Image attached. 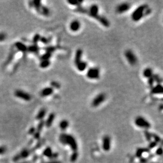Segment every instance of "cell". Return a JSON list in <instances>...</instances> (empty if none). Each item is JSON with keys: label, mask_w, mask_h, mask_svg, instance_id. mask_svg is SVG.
<instances>
[{"label": "cell", "mask_w": 163, "mask_h": 163, "mask_svg": "<svg viewBox=\"0 0 163 163\" xmlns=\"http://www.w3.org/2000/svg\"><path fill=\"white\" fill-rule=\"evenodd\" d=\"M29 151L27 149H24L22 151H21V153L19 155L15 157L14 160V161H16V160L20 159V158H26L29 156Z\"/></svg>", "instance_id": "d6986e66"}, {"label": "cell", "mask_w": 163, "mask_h": 163, "mask_svg": "<svg viewBox=\"0 0 163 163\" xmlns=\"http://www.w3.org/2000/svg\"><path fill=\"white\" fill-rule=\"evenodd\" d=\"M130 8V4L128 3H123L120 4L116 7V11L119 14L127 12Z\"/></svg>", "instance_id": "ba28073f"}, {"label": "cell", "mask_w": 163, "mask_h": 163, "mask_svg": "<svg viewBox=\"0 0 163 163\" xmlns=\"http://www.w3.org/2000/svg\"><path fill=\"white\" fill-rule=\"evenodd\" d=\"M50 84L51 86V87L53 89L55 88V89H60L61 88V84L60 83H59L58 81H52L51 82Z\"/></svg>", "instance_id": "1f68e13d"}, {"label": "cell", "mask_w": 163, "mask_h": 163, "mask_svg": "<svg viewBox=\"0 0 163 163\" xmlns=\"http://www.w3.org/2000/svg\"><path fill=\"white\" fill-rule=\"evenodd\" d=\"M77 68L79 71H83L86 70L87 67L88 66V64L83 61H81L77 64L76 65Z\"/></svg>", "instance_id": "ac0fdd59"}, {"label": "cell", "mask_w": 163, "mask_h": 163, "mask_svg": "<svg viewBox=\"0 0 163 163\" xmlns=\"http://www.w3.org/2000/svg\"><path fill=\"white\" fill-rule=\"evenodd\" d=\"M55 117L56 115L55 114H54V113H51L50 114H49L46 121L45 122V125L47 127H51V126L52 125V123L54 120Z\"/></svg>", "instance_id": "2e32d148"}, {"label": "cell", "mask_w": 163, "mask_h": 163, "mask_svg": "<svg viewBox=\"0 0 163 163\" xmlns=\"http://www.w3.org/2000/svg\"><path fill=\"white\" fill-rule=\"evenodd\" d=\"M151 8H150L149 7H148L144 11V16H148V15L151 14Z\"/></svg>", "instance_id": "7bdbcfd3"}, {"label": "cell", "mask_w": 163, "mask_h": 163, "mask_svg": "<svg viewBox=\"0 0 163 163\" xmlns=\"http://www.w3.org/2000/svg\"><path fill=\"white\" fill-rule=\"evenodd\" d=\"M148 7L147 4H143L138 7L131 14L132 20L135 22H138L144 16V11Z\"/></svg>", "instance_id": "7a4b0ae2"}, {"label": "cell", "mask_w": 163, "mask_h": 163, "mask_svg": "<svg viewBox=\"0 0 163 163\" xmlns=\"http://www.w3.org/2000/svg\"><path fill=\"white\" fill-rule=\"evenodd\" d=\"M39 137H40V134H39V132H36V133L35 135H34V137L36 139L39 138Z\"/></svg>", "instance_id": "681fc988"}, {"label": "cell", "mask_w": 163, "mask_h": 163, "mask_svg": "<svg viewBox=\"0 0 163 163\" xmlns=\"http://www.w3.org/2000/svg\"><path fill=\"white\" fill-rule=\"evenodd\" d=\"M145 137L146 138L147 140L148 141H151V134L148 132V131H145Z\"/></svg>", "instance_id": "b9f144b4"}, {"label": "cell", "mask_w": 163, "mask_h": 163, "mask_svg": "<svg viewBox=\"0 0 163 163\" xmlns=\"http://www.w3.org/2000/svg\"><path fill=\"white\" fill-rule=\"evenodd\" d=\"M156 153L157 154V155H162L163 154V149L162 147H159L156 150Z\"/></svg>", "instance_id": "f6af8a7d"}, {"label": "cell", "mask_w": 163, "mask_h": 163, "mask_svg": "<svg viewBox=\"0 0 163 163\" xmlns=\"http://www.w3.org/2000/svg\"><path fill=\"white\" fill-rule=\"evenodd\" d=\"M27 51H29L31 53H38L39 51V48L36 44H33L28 47Z\"/></svg>", "instance_id": "7402d4cb"}, {"label": "cell", "mask_w": 163, "mask_h": 163, "mask_svg": "<svg viewBox=\"0 0 163 163\" xmlns=\"http://www.w3.org/2000/svg\"><path fill=\"white\" fill-rule=\"evenodd\" d=\"M82 54H83V51L81 49H78L76 51L75 59H74V62H75V64L76 65L78 63L81 61V59Z\"/></svg>", "instance_id": "9a60e30c"}, {"label": "cell", "mask_w": 163, "mask_h": 163, "mask_svg": "<svg viewBox=\"0 0 163 163\" xmlns=\"http://www.w3.org/2000/svg\"><path fill=\"white\" fill-rule=\"evenodd\" d=\"M153 71L152 69L151 68H146L145 70L143 71V76L145 78H149L151 77L153 75Z\"/></svg>", "instance_id": "44dd1931"}, {"label": "cell", "mask_w": 163, "mask_h": 163, "mask_svg": "<svg viewBox=\"0 0 163 163\" xmlns=\"http://www.w3.org/2000/svg\"><path fill=\"white\" fill-rule=\"evenodd\" d=\"M54 92V89L51 87H47L44 88L41 91L40 95L43 97H46L52 95Z\"/></svg>", "instance_id": "8fae6325"}, {"label": "cell", "mask_w": 163, "mask_h": 163, "mask_svg": "<svg viewBox=\"0 0 163 163\" xmlns=\"http://www.w3.org/2000/svg\"><path fill=\"white\" fill-rule=\"evenodd\" d=\"M14 95L18 98L26 101H29L32 99L31 95L29 93L21 89H17L15 91Z\"/></svg>", "instance_id": "277c9868"}, {"label": "cell", "mask_w": 163, "mask_h": 163, "mask_svg": "<svg viewBox=\"0 0 163 163\" xmlns=\"http://www.w3.org/2000/svg\"><path fill=\"white\" fill-rule=\"evenodd\" d=\"M145 151V149L143 148H139L136 151V156L137 157H140L143 153Z\"/></svg>", "instance_id": "f35d334b"}, {"label": "cell", "mask_w": 163, "mask_h": 163, "mask_svg": "<svg viewBox=\"0 0 163 163\" xmlns=\"http://www.w3.org/2000/svg\"><path fill=\"white\" fill-rule=\"evenodd\" d=\"M95 19L97 20L99 22L105 27L108 28L110 26L109 22L108 20L106 18H105L104 16H99V15L98 14Z\"/></svg>", "instance_id": "4fadbf2b"}, {"label": "cell", "mask_w": 163, "mask_h": 163, "mask_svg": "<svg viewBox=\"0 0 163 163\" xmlns=\"http://www.w3.org/2000/svg\"><path fill=\"white\" fill-rule=\"evenodd\" d=\"M7 38V34L5 32H0V42H3L5 41Z\"/></svg>", "instance_id": "e575fe53"}, {"label": "cell", "mask_w": 163, "mask_h": 163, "mask_svg": "<svg viewBox=\"0 0 163 163\" xmlns=\"http://www.w3.org/2000/svg\"><path fill=\"white\" fill-rule=\"evenodd\" d=\"M39 12H40L41 14L43 16H49L50 15V11L49 8L47 7L46 6H43L42 5V7L41 8Z\"/></svg>", "instance_id": "603a6c76"}, {"label": "cell", "mask_w": 163, "mask_h": 163, "mask_svg": "<svg viewBox=\"0 0 163 163\" xmlns=\"http://www.w3.org/2000/svg\"><path fill=\"white\" fill-rule=\"evenodd\" d=\"M75 11L76 12L80 13L82 14H87L88 13V11L86 8H82L81 6H79V7H77V8H76Z\"/></svg>", "instance_id": "f1b7e54d"}, {"label": "cell", "mask_w": 163, "mask_h": 163, "mask_svg": "<svg viewBox=\"0 0 163 163\" xmlns=\"http://www.w3.org/2000/svg\"><path fill=\"white\" fill-rule=\"evenodd\" d=\"M86 76L90 79H98L100 78V69L97 67L90 68L87 71Z\"/></svg>", "instance_id": "8992f818"}, {"label": "cell", "mask_w": 163, "mask_h": 163, "mask_svg": "<svg viewBox=\"0 0 163 163\" xmlns=\"http://www.w3.org/2000/svg\"><path fill=\"white\" fill-rule=\"evenodd\" d=\"M69 121L67 120H65V119H64V120H62V121H60L59 126L61 129L64 130L68 128V127H69Z\"/></svg>", "instance_id": "cb8c5ba5"}, {"label": "cell", "mask_w": 163, "mask_h": 163, "mask_svg": "<svg viewBox=\"0 0 163 163\" xmlns=\"http://www.w3.org/2000/svg\"><path fill=\"white\" fill-rule=\"evenodd\" d=\"M6 151V148L4 147H0V155L5 153Z\"/></svg>", "instance_id": "7dc6e473"}, {"label": "cell", "mask_w": 163, "mask_h": 163, "mask_svg": "<svg viewBox=\"0 0 163 163\" xmlns=\"http://www.w3.org/2000/svg\"><path fill=\"white\" fill-rule=\"evenodd\" d=\"M59 140L63 145H68L73 151H77L78 145L75 138L71 135L63 133L60 135Z\"/></svg>", "instance_id": "6da1fadb"}, {"label": "cell", "mask_w": 163, "mask_h": 163, "mask_svg": "<svg viewBox=\"0 0 163 163\" xmlns=\"http://www.w3.org/2000/svg\"><path fill=\"white\" fill-rule=\"evenodd\" d=\"M157 143L155 142H151L149 144L148 147H149V148H150V149H152V148H154L155 147H156V146H157Z\"/></svg>", "instance_id": "ee69618b"}, {"label": "cell", "mask_w": 163, "mask_h": 163, "mask_svg": "<svg viewBox=\"0 0 163 163\" xmlns=\"http://www.w3.org/2000/svg\"><path fill=\"white\" fill-rule=\"evenodd\" d=\"M125 56L128 63L131 66H135L138 61L137 58L131 50H127L125 52Z\"/></svg>", "instance_id": "5b68a950"}, {"label": "cell", "mask_w": 163, "mask_h": 163, "mask_svg": "<svg viewBox=\"0 0 163 163\" xmlns=\"http://www.w3.org/2000/svg\"><path fill=\"white\" fill-rule=\"evenodd\" d=\"M78 157V153L77 151H73V153L72 154L70 157V161L71 162H75L77 160Z\"/></svg>", "instance_id": "d6a6232c"}, {"label": "cell", "mask_w": 163, "mask_h": 163, "mask_svg": "<svg viewBox=\"0 0 163 163\" xmlns=\"http://www.w3.org/2000/svg\"><path fill=\"white\" fill-rule=\"evenodd\" d=\"M103 148L106 151H109L111 148V139L109 136H105L103 138Z\"/></svg>", "instance_id": "9c48e42d"}, {"label": "cell", "mask_w": 163, "mask_h": 163, "mask_svg": "<svg viewBox=\"0 0 163 163\" xmlns=\"http://www.w3.org/2000/svg\"><path fill=\"white\" fill-rule=\"evenodd\" d=\"M151 137H153L155 139V142H159L160 141V138L159 136H158L157 135L155 134H151Z\"/></svg>", "instance_id": "60d3db41"}, {"label": "cell", "mask_w": 163, "mask_h": 163, "mask_svg": "<svg viewBox=\"0 0 163 163\" xmlns=\"http://www.w3.org/2000/svg\"><path fill=\"white\" fill-rule=\"evenodd\" d=\"M153 77L155 80V82H157V84H161L162 82V78L159 77V75H158L157 74H153Z\"/></svg>", "instance_id": "4dcf8cb0"}, {"label": "cell", "mask_w": 163, "mask_h": 163, "mask_svg": "<svg viewBox=\"0 0 163 163\" xmlns=\"http://www.w3.org/2000/svg\"><path fill=\"white\" fill-rule=\"evenodd\" d=\"M51 64V61L50 60H41V61L40 64V68L42 69L47 68L49 67Z\"/></svg>", "instance_id": "d4e9b609"}, {"label": "cell", "mask_w": 163, "mask_h": 163, "mask_svg": "<svg viewBox=\"0 0 163 163\" xmlns=\"http://www.w3.org/2000/svg\"><path fill=\"white\" fill-rule=\"evenodd\" d=\"M13 57H14V53H11V54H10L9 56H8V59L6 63H9L11 61H12L13 60Z\"/></svg>", "instance_id": "bcb514c9"}, {"label": "cell", "mask_w": 163, "mask_h": 163, "mask_svg": "<svg viewBox=\"0 0 163 163\" xmlns=\"http://www.w3.org/2000/svg\"><path fill=\"white\" fill-rule=\"evenodd\" d=\"M45 125V123L44 121L43 120H41V121L40 122V123H39L38 126V130L39 131H41L42 129L43 128V126H44V125Z\"/></svg>", "instance_id": "ab89813d"}, {"label": "cell", "mask_w": 163, "mask_h": 163, "mask_svg": "<svg viewBox=\"0 0 163 163\" xmlns=\"http://www.w3.org/2000/svg\"><path fill=\"white\" fill-rule=\"evenodd\" d=\"M32 3H33V6H34V8H35L39 12L41 8L42 7V6L41 1H33V2H32Z\"/></svg>", "instance_id": "4316f807"}, {"label": "cell", "mask_w": 163, "mask_h": 163, "mask_svg": "<svg viewBox=\"0 0 163 163\" xmlns=\"http://www.w3.org/2000/svg\"><path fill=\"white\" fill-rule=\"evenodd\" d=\"M106 98V95L103 93H100L94 99H93L91 103V105L93 107H97L101 105V104L103 103Z\"/></svg>", "instance_id": "52a82bcc"}, {"label": "cell", "mask_w": 163, "mask_h": 163, "mask_svg": "<svg viewBox=\"0 0 163 163\" xmlns=\"http://www.w3.org/2000/svg\"><path fill=\"white\" fill-rule=\"evenodd\" d=\"M81 28V23L78 20H73L70 24V29L73 32H77Z\"/></svg>", "instance_id": "7c38bea8"}, {"label": "cell", "mask_w": 163, "mask_h": 163, "mask_svg": "<svg viewBox=\"0 0 163 163\" xmlns=\"http://www.w3.org/2000/svg\"><path fill=\"white\" fill-rule=\"evenodd\" d=\"M40 41H41V42L42 43H43V44H48V43H49L50 40H49V39L46 38V37L41 36Z\"/></svg>", "instance_id": "74e56055"}, {"label": "cell", "mask_w": 163, "mask_h": 163, "mask_svg": "<svg viewBox=\"0 0 163 163\" xmlns=\"http://www.w3.org/2000/svg\"><path fill=\"white\" fill-rule=\"evenodd\" d=\"M154 83H155V80H154V79L153 76L148 79V83L149 86L151 88L153 87Z\"/></svg>", "instance_id": "d590c367"}, {"label": "cell", "mask_w": 163, "mask_h": 163, "mask_svg": "<svg viewBox=\"0 0 163 163\" xmlns=\"http://www.w3.org/2000/svg\"><path fill=\"white\" fill-rule=\"evenodd\" d=\"M35 128H34V127H32L31 129H30L29 130V134H33L34 131H35Z\"/></svg>", "instance_id": "c3c4849f"}, {"label": "cell", "mask_w": 163, "mask_h": 163, "mask_svg": "<svg viewBox=\"0 0 163 163\" xmlns=\"http://www.w3.org/2000/svg\"><path fill=\"white\" fill-rule=\"evenodd\" d=\"M47 163H61L59 161H56V160H52V161H50L47 162Z\"/></svg>", "instance_id": "f907efd6"}, {"label": "cell", "mask_w": 163, "mask_h": 163, "mask_svg": "<svg viewBox=\"0 0 163 163\" xmlns=\"http://www.w3.org/2000/svg\"><path fill=\"white\" fill-rule=\"evenodd\" d=\"M47 114V110L45 108L41 109L40 111L38 112L36 116V119L38 120H42V119L44 118V116L46 115Z\"/></svg>", "instance_id": "ffe728a7"}, {"label": "cell", "mask_w": 163, "mask_h": 163, "mask_svg": "<svg viewBox=\"0 0 163 163\" xmlns=\"http://www.w3.org/2000/svg\"><path fill=\"white\" fill-rule=\"evenodd\" d=\"M135 123L137 127L145 129H148L151 127L149 121L142 116L137 117L135 120Z\"/></svg>", "instance_id": "3957f363"}, {"label": "cell", "mask_w": 163, "mask_h": 163, "mask_svg": "<svg viewBox=\"0 0 163 163\" xmlns=\"http://www.w3.org/2000/svg\"><path fill=\"white\" fill-rule=\"evenodd\" d=\"M163 92V88L161 84H157V85L153 86L151 89V92L153 94H162Z\"/></svg>", "instance_id": "5bb4252c"}, {"label": "cell", "mask_w": 163, "mask_h": 163, "mask_svg": "<svg viewBox=\"0 0 163 163\" xmlns=\"http://www.w3.org/2000/svg\"><path fill=\"white\" fill-rule=\"evenodd\" d=\"M52 53L49 52H45L43 55L41 56V60H50V59L51 58Z\"/></svg>", "instance_id": "f546056e"}, {"label": "cell", "mask_w": 163, "mask_h": 163, "mask_svg": "<svg viewBox=\"0 0 163 163\" xmlns=\"http://www.w3.org/2000/svg\"><path fill=\"white\" fill-rule=\"evenodd\" d=\"M41 36L39 33H36L33 38V42L34 44H36L39 41H40Z\"/></svg>", "instance_id": "836d02e7"}, {"label": "cell", "mask_w": 163, "mask_h": 163, "mask_svg": "<svg viewBox=\"0 0 163 163\" xmlns=\"http://www.w3.org/2000/svg\"><path fill=\"white\" fill-rule=\"evenodd\" d=\"M43 154L45 156L49 158H51L52 156L53 155L52 151L50 147H47L43 151Z\"/></svg>", "instance_id": "484cf974"}, {"label": "cell", "mask_w": 163, "mask_h": 163, "mask_svg": "<svg viewBox=\"0 0 163 163\" xmlns=\"http://www.w3.org/2000/svg\"><path fill=\"white\" fill-rule=\"evenodd\" d=\"M67 2L70 5L76 6L77 7L81 6V4L83 2V1H80V0H79V1H77V0H75V1H68Z\"/></svg>", "instance_id": "83f0119b"}, {"label": "cell", "mask_w": 163, "mask_h": 163, "mask_svg": "<svg viewBox=\"0 0 163 163\" xmlns=\"http://www.w3.org/2000/svg\"><path fill=\"white\" fill-rule=\"evenodd\" d=\"M45 50L46 51V52H49L52 53L56 50V48L53 46L48 47L45 48Z\"/></svg>", "instance_id": "8d00e7d4"}, {"label": "cell", "mask_w": 163, "mask_h": 163, "mask_svg": "<svg viewBox=\"0 0 163 163\" xmlns=\"http://www.w3.org/2000/svg\"><path fill=\"white\" fill-rule=\"evenodd\" d=\"M15 47L18 50L22 52H25L27 51L28 47L26 46L25 44L21 42H16L15 43Z\"/></svg>", "instance_id": "e0dca14e"}, {"label": "cell", "mask_w": 163, "mask_h": 163, "mask_svg": "<svg viewBox=\"0 0 163 163\" xmlns=\"http://www.w3.org/2000/svg\"><path fill=\"white\" fill-rule=\"evenodd\" d=\"M98 12H99V7L96 4H93L91 5L90 8L88 12V14L89 16L92 17V18H95L98 15Z\"/></svg>", "instance_id": "30bf717a"}]
</instances>
